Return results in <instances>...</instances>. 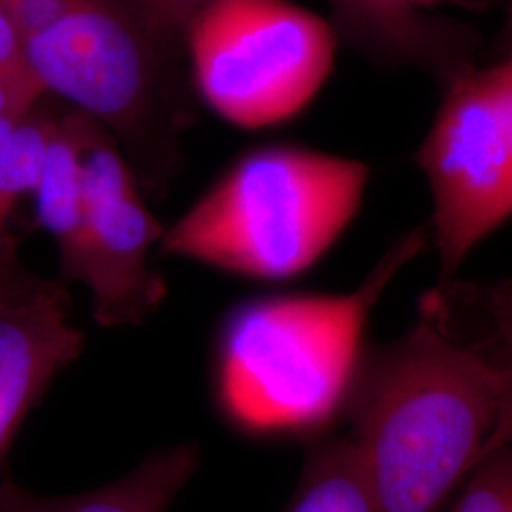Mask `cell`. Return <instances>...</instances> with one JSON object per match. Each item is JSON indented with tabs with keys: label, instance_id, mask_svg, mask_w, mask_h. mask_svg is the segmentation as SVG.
I'll list each match as a JSON object with an SVG mask.
<instances>
[{
	"label": "cell",
	"instance_id": "6da1fadb",
	"mask_svg": "<svg viewBox=\"0 0 512 512\" xmlns=\"http://www.w3.org/2000/svg\"><path fill=\"white\" fill-rule=\"evenodd\" d=\"M376 512H440L494 433L492 353L454 338L439 315L365 363L346 410Z\"/></svg>",
	"mask_w": 512,
	"mask_h": 512
},
{
	"label": "cell",
	"instance_id": "7a4b0ae2",
	"mask_svg": "<svg viewBox=\"0 0 512 512\" xmlns=\"http://www.w3.org/2000/svg\"><path fill=\"white\" fill-rule=\"evenodd\" d=\"M425 245V230L404 236L349 293L266 294L228 311L211 370L222 420L255 439H313L346 416L368 319Z\"/></svg>",
	"mask_w": 512,
	"mask_h": 512
},
{
	"label": "cell",
	"instance_id": "3957f363",
	"mask_svg": "<svg viewBox=\"0 0 512 512\" xmlns=\"http://www.w3.org/2000/svg\"><path fill=\"white\" fill-rule=\"evenodd\" d=\"M370 179L365 162L298 145L241 154L179 219L164 255L251 281L310 272L357 217Z\"/></svg>",
	"mask_w": 512,
	"mask_h": 512
},
{
	"label": "cell",
	"instance_id": "277c9868",
	"mask_svg": "<svg viewBox=\"0 0 512 512\" xmlns=\"http://www.w3.org/2000/svg\"><path fill=\"white\" fill-rule=\"evenodd\" d=\"M167 50L124 0H82L25 42L46 93L73 103L131 158L141 183L160 190L175 167V128L165 122Z\"/></svg>",
	"mask_w": 512,
	"mask_h": 512
},
{
	"label": "cell",
	"instance_id": "5b68a950",
	"mask_svg": "<svg viewBox=\"0 0 512 512\" xmlns=\"http://www.w3.org/2000/svg\"><path fill=\"white\" fill-rule=\"evenodd\" d=\"M198 92L241 129L281 126L327 84L338 29L291 0H213L184 29Z\"/></svg>",
	"mask_w": 512,
	"mask_h": 512
},
{
	"label": "cell",
	"instance_id": "8992f818",
	"mask_svg": "<svg viewBox=\"0 0 512 512\" xmlns=\"http://www.w3.org/2000/svg\"><path fill=\"white\" fill-rule=\"evenodd\" d=\"M416 162L431 190L440 277L512 219V109L503 63L448 82Z\"/></svg>",
	"mask_w": 512,
	"mask_h": 512
},
{
	"label": "cell",
	"instance_id": "52a82bcc",
	"mask_svg": "<svg viewBox=\"0 0 512 512\" xmlns=\"http://www.w3.org/2000/svg\"><path fill=\"white\" fill-rule=\"evenodd\" d=\"M78 112V110H76ZM86 188V262L80 285L92 296L95 323L124 327L145 321L167 287L150 266L165 228L148 209L141 181L107 129L80 112Z\"/></svg>",
	"mask_w": 512,
	"mask_h": 512
},
{
	"label": "cell",
	"instance_id": "ba28073f",
	"mask_svg": "<svg viewBox=\"0 0 512 512\" xmlns=\"http://www.w3.org/2000/svg\"><path fill=\"white\" fill-rule=\"evenodd\" d=\"M67 283L0 253V473L14 440L57 376L82 355Z\"/></svg>",
	"mask_w": 512,
	"mask_h": 512
},
{
	"label": "cell",
	"instance_id": "9c48e42d",
	"mask_svg": "<svg viewBox=\"0 0 512 512\" xmlns=\"http://www.w3.org/2000/svg\"><path fill=\"white\" fill-rule=\"evenodd\" d=\"M198 444L165 446L128 475L80 494H33L12 476H0V512H167L200 467Z\"/></svg>",
	"mask_w": 512,
	"mask_h": 512
},
{
	"label": "cell",
	"instance_id": "30bf717a",
	"mask_svg": "<svg viewBox=\"0 0 512 512\" xmlns=\"http://www.w3.org/2000/svg\"><path fill=\"white\" fill-rule=\"evenodd\" d=\"M33 202L38 226L55 241L59 279L80 283L86 262V188L80 112L76 110L57 118Z\"/></svg>",
	"mask_w": 512,
	"mask_h": 512
},
{
	"label": "cell",
	"instance_id": "8fae6325",
	"mask_svg": "<svg viewBox=\"0 0 512 512\" xmlns=\"http://www.w3.org/2000/svg\"><path fill=\"white\" fill-rule=\"evenodd\" d=\"M429 0H363L384 38L389 63L442 74L446 82L471 69L467 38L450 23L425 18L414 8Z\"/></svg>",
	"mask_w": 512,
	"mask_h": 512
},
{
	"label": "cell",
	"instance_id": "7c38bea8",
	"mask_svg": "<svg viewBox=\"0 0 512 512\" xmlns=\"http://www.w3.org/2000/svg\"><path fill=\"white\" fill-rule=\"evenodd\" d=\"M287 512H376L348 437L313 446Z\"/></svg>",
	"mask_w": 512,
	"mask_h": 512
},
{
	"label": "cell",
	"instance_id": "4fadbf2b",
	"mask_svg": "<svg viewBox=\"0 0 512 512\" xmlns=\"http://www.w3.org/2000/svg\"><path fill=\"white\" fill-rule=\"evenodd\" d=\"M452 512H512L511 448H497L480 459Z\"/></svg>",
	"mask_w": 512,
	"mask_h": 512
},
{
	"label": "cell",
	"instance_id": "5bb4252c",
	"mask_svg": "<svg viewBox=\"0 0 512 512\" xmlns=\"http://www.w3.org/2000/svg\"><path fill=\"white\" fill-rule=\"evenodd\" d=\"M133 16L139 19L148 33L171 46L183 40L184 29L194 16L213 0H124Z\"/></svg>",
	"mask_w": 512,
	"mask_h": 512
},
{
	"label": "cell",
	"instance_id": "9a60e30c",
	"mask_svg": "<svg viewBox=\"0 0 512 512\" xmlns=\"http://www.w3.org/2000/svg\"><path fill=\"white\" fill-rule=\"evenodd\" d=\"M82 0H0V6L16 25L23 42L63 18Z\"/></svg>",
	"mask_w": 512,
	"mask_h": 512
},
{
	"label": "cell",
	"instance_id": "2e32d148",
	"mask_svg": "<svg viewBox=\"0 0 512 512\" xmlns=\"http://www.w3.org/2000/svg\"><path fill=\"white\" fill-rule=\"evenodd\" d=\"M492 361L497 382V416L486 454L497 448L512 450V353L499 346V353H492Z\"/></svg>",
	"mask_w": 512,
	"mask_h": 512
},
{
	"label": "cell",
	"instance_id": "e0dca14e",
	"mask_svg": "<svg viewBox=\"0 0 512 512\" xmlns=\"http://www.w3.org/2000/svg\"><path fill=\"white\" fill-rule=\"evenodd\" d=\"M0 74L38 82L37 76L27 61L25 42L2 6H0Z\"/></svg>",
	"mask_w": 512,
	"mask_h": 512
},
{
	"label": "cell",
	"instance_id": "ac0fdd59",
	"mask_svg": "<svg viewBox=\"0 0 512 512\" xmlns=\"http://www.w3.org/2000/svg\"><path fill=\"white\" fill-rule=\"evenodd\" d=\"M484 310L492 321L499 346L512 353V281H499L484 291Z\"/></svg>",
	"mask_w": 512,
	"mask_h": 512
},
{
	"label": "cell",
	"instance_id": "d6986e66",
	"mask_svg": "<svg viewBox=\"0 0 512 512\" xmlns=\"http://www.w3.org/2000/svg\"><path fill=\"white\" fill-rule=\"evenodd\" d=\"M336 23L342 31H353L365 23L366 10L363 0H330Z\"/></svg>",
	"mask_w": 512,
	"mask_h": 512
},
{
	"label": "cell",
	"instance_id": "ffe728a7",
	"mask_svg": "<svg viewBox=\"0 0 512 512\" xmlns=\"http://www.w3.org/2000/svg\"><path fill=\"white\" fill-rule=\"evenodd\" d=\"M19 118H0V154H2V148L6 145V141H8V137H10V133H12V129L16 126ZM10 249H19V239L0 238V253L10 251Z\"/></svg>",
	"mask_w": 512,
	"mask_h": 512
},
{
	"label": "cell",
	"instance_id": "44dd1931",
	"mask_svg": "<svg viewBox=\"0 0 512 512\" xmlns=\"http://www.w3.org/2000/svg\"><path fill=\"white\" fill-rule=\"evenodd\" d=\"M499 55H501V59L512 55V0H507L505 23H503V31L499 37Z\"/></svg>",
	"mask_w": 512,
	"mask_h": 512
},
{
	"label": "cell",
	"instance_id": "7402d4cb",
	"mask_svg": "<svg viewBox=\"0 0 512 512\" xmlns=\"http://www.w3.org/2000/svg\"><path fill=\"white\" fill-rule=\"evenodd\" d=\"M501 63H503V69H505V76H507V90H509V99H511L512 109V55L511 57L501 59Z\"/></svg>",
	"mask_w": 512,
	"mask_h": 512
}]
</instances>
